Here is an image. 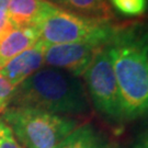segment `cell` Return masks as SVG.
<instances>
[{
    "mask_svg": "<svg viewBox=\"0 0 148 148\" xmlns=\"http://www.w3.org/2000/svg\"><path fill=\"white\" fill-rule=\"evenodd\" d=\"M124 121L148 116V32L119 27L106 44Z\"/></svg>",
    "mask_w": 148,
    "mask_h": 148,
    "instance_id": "6da1fadb",
    "label": "cell"
},
{
    "mask_svg": "<svg viewBox=\"0 0 148 148\" xmlns=\"http://www.w3.org/2000/svg\"><path fill=\"white\" fill-rule=\"evenodd\" d=\"M9 106L33 108L63 116H87L90 99L79 77L53 67H42L14 89Z\"/></svg>",
    "mask_w": 148,
    "mask_h": 148,
    "instance_id": "7a4b0ae2",
    "label": "cell"
},
{
    "mask_svg": "<svg viewBox=\"0 0 148 148\" xmlns=\"http://www.w3.org/2000/svg\"><path fill=\"white\" fill-rule=\"evenodd\" d=\"M0 117L24 148H55L80 125L74 117L23 106H9Z\"/></svg>",
    "mask_w": 148,
    "mask_h": 148,
    "instance_id": "3957f363",
    "label": "cell"
},
{
    "mask_svg": "<svg viewBox=\"0 0 148 148\" xmlns=\"http://www.w3.org/2000/svg\"><path fill=\"white\" fill-rule=\"evenodd\" d=\"M34 27L40 34V40L46 45L93 43L104 46L119 27L110 21L77 16L46 2Z\"/></svg>",
    "mask_w": 148,
    "mask_h": 148,
    "instance_id": "277c9868",
    "label": "cell"
},
{
    "mask_svg": "<svg viewBox=\"0 0 148 148\" xmlns=\"http://www.w3.org/2000/svg\"><path fill=\"white\" fill-rule=\"evenodd\" d=\"M89 99L95 111L109 124L120 126L124 123L120 92L106 45L97 53L84 74Z\"/></svg>",
    "mask_w": 148,
    "mask_h": 148,
    "instance_id": "5b68a950",
    "label": "cell"
},
{
    "mask_svg": "<svg viewBox=\"0 0 148 148\" xmlns=\"http://www.w3.org/2000/svg\"><path fill=\"white\" fill-rule=\"evenodd\" d=\"M102 47V45L93 43L46 45L44 53V65L67 71L76 77H80L84 76L97 53Z\"/></svg>",
    "mask_w": 148,
    "mask_h": 148,
    "instance_id": "8992f818",
    "label": "cell"
},
{
    "mask_svg": "<svg viewBox=\"0 0 148 148\" xmlns=\"http://www.w3.org/2000/svg\"><path fill=\"white\" fill-rule=\"evenodd\" d=\"M45 48L46 44L40 40L32 47L27 48L8 62L3 68L0 69V74L16 88L44 66Z\"/></svg>",
    "mask_w": 148,
    "mask_h": 148,
    "instance_id": "52a82bcc",
    "label": "cell"
},
{
    "mask_svg": "<svg viewBox=\"0 0 148 148\" xmlns=\"http://www.w3.org/2000/svg\"><path fill=\"white\" fill-rule=\"evenodd\" d=\"M40 41V34L34 27H13L0 37V69L16 55L32 47Z\"/></svg>",
    "mask_w": 148,
    "mask_h": 148,
    "instance_id": "ba28073f",
    "label": "cell"
},
{
    "mask_svg": "<svg viewBox=\"0 0 148 148\" xmlns=\"http://www.w3.org/2000/svg\"><path fill=\"white\" fill-rule=\"evenodd\" d=\"M56 8L93 20L111 21L113 11L109 0H46Z\"/></svg>",
    "mask_w": 148,
    "mask_h": 148,
    "instance_id": "9c48e42d",
    "label": "cell"
},
{
    "mask_svg": "<svg viewBox=\"0 0 148 148\" xmlns=\"http://www.w3.org/2000/svg\"><path fill=\"white\" fill-rule=\"evenodd\" d=\"M55 148H110L109 138L92 123L80 124Z\"/></svg>",
    "mask_w": 148,
    "mask_h": 148,
    "instance_id": "30bf717a",
    "label": "cell"
},
{
    "mask_svg": "<svg viewBox=\"0 0 148 148\" xmlns=\"http://www.w3.org/2000/svg\"><path fill=\"white\" fill-rule=\"evenodd\" d=\"M46 0H10L7 14L14 27H34Z\"/></svg>",
    "mask_w": 148,
    "mask_h": 148,
    "instance_id": "8fae6325",
    "label": "cell"
},
{
    "mask_svg": "<svg viewBox=\"0 0 148 148\" xmlns=\"http://www.w3.org/2000/svg\"><path fill=\"white\" fill-rule=\"evenodd\" d=\"M111 8L125 16H143L147 9V0H109Z\"/></svg>",
    "mask_w": 148,
    "mask_h": 148,
    "instance_id": "7c38bea8",
    "label": "cell"
},
{
    "mask_svg": "<svg viewBox=\"0 0 148 148\" xmlns=\"http://www.w3.org/2000/svg\"><path fill=\"white\" fill-rule=\"evenodd\" d=\"M0 148H24L16 140L10 127L0 117Z\"/></svg>",
    "mask_w": 148,
    "mask_h": 148,
    "instance_id": "4fadbf2b",
    "label": "cell"
},
{
    "mask_svg": "<svg viewBox=\"0 0 148 148\" xmlns=\"http://www.w3.org/2000/svg\"><path fill=\"white\" fill-rule=\"evenodd\" d=\"M14 87L0 74V114L10 106Z\"/></svg>",
    "mask_w": 148,
    "mask_h": 148,
    "instance_id": "5bb4252c",
    "label": "cell"
},
{
    "mask_svg": "<svg viewBox=\"0 0 148 148\" xmlns=\"http://www.w3.org/2000/svg\"><path fill=\"white\" fill-rule=\"evenodd\" d=\"M13 27H14L12 25V23L8 18L7 11L0 10V37L5 35L7 32H9Z\"/></svg>",
    "mask_w": 148,
    "mask_h": 148,
    "instance_id": "9a60e30c",
    "label": "cell"
},
{
    "mask_svg": "<svg viewBox=\"0 0 148 148\" xmlns=\"http://www.w3.org/2000/svg\"><path fill=\"white\" fill-rule=\"evenodd\" d=\"M133 148H148V131L142 133L138 136L133 145Z\"/></svg>",
    "mask_w": 148,
    "mask_h": 148,
    "instance_id": "2e32d148",
    "label": "cell"
},
{
    "mask_svg": "<svg viewBox=\"0 0 148 148\" xmlns=\"http://www.w3.org/2000/svg\"><path fill=\"white\" fill-rule=\"evenodd\" d=\"M9 2H10V0H0V10L7 11Z\"/></svg>",
    "mask_w": 148,
    "mask_h": 148,
    "instance_id": "e0dca14e",
    "label": "cell"
}]
</instances>
